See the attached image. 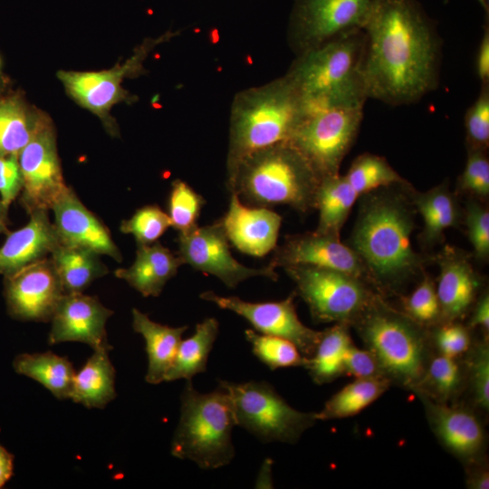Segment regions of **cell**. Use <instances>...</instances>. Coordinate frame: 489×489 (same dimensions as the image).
I'll list each match as a JSON object with an SVG mask.
<instances>
[{"mask_svg":"<svg viewBox=\"0 0 489 489\" xmlns=\"http://www.w3.org/2000/svg\"><path fill=\"white\" fill-rule=\"evenodd\" d=\"M112 314L113 311L96 296L83 292L63 294L51 319L48 343L78 341L88 344L93 350H110L106 323Z\"/></svg>","mask_w":489,"mask_h":489,"instance_id":"18","label":"cell"},{"mask_svg":"<svg viewBox=\"0 0 489 489\" xmlns=\"http://www.w3.org/2000/svg\"><path fill=\"white\" fill-rule=\"evenodd\" d=\"M350 327L340 322L321 331L316 348L304 365L315 384H328L343 376L345 354L353 343Z\"/></svg>","mask_w":489,"mask_h":489,"instance_id":"31","label":"cell"},{"mask_svg":"<svg viewBox=\"0 0 489 489\" xmlns=\"http://www.w3.org/2000/svg\"><path fill=\"white\" fill-rule=\"evenodd\" d=\"M358 197L344 175L322 178L316 197L319 221L315 232L340 238V230Z\"/></svg>","mask_w":489,"mask_h":489,"instance_id":"32","label":"cell"},{"mask_svg":"<svg viewBox=\"0 0 489 489\" xmlns=\"http://www.w3.org/2000/svg\"><path fill=\"white\" fill-rule=\"evenodd\" d=\"M23 177L18 156L0 157V197L2 202L10 206L21 194Z\"/></svg>","mask_w":489,"mask_h":489,"instance_id":"47","label":"cell"},{"mask_svg":"<svg viewBox=\"0 0 489 489\" xmlns=\"http://www.w3.org/2000/svg\"><path fill=\"white\" fill-rule=\"evenodd\" d=\"M364 32L297 54L285 75L301 95L306 115L331 108L364 107Z\"/></svg>","mask_w":489,"mask_h":489,"instance_id":"3","label":"cell"},{"mask_svg":"<svg viewBox=\"0 0 489 489\" xmlns=\"http://www.w3.org/2000/svg\"><path fill=\"white\" fill-rule=\"evenodd\" d=\"M180 402L171 455L190 460L204 470L230 464L235 456L232 431L236 419L227 393L219 387L212 392L201 393L191 380H187Z\"/></svg>","mask_w":489,"mask_h":489,"instance_id":"7","label":"cell"},{"mask_svg":"<svg viewBox=\"0 0 489 489\" xmlns=\"http://www.w3.org/2000/svg\"><path fill=\"white\" fill-rule=\"evenodd\" d=\"M218 331L216 318H206L197 323L194 334L180 341L165 381L191 380L197 374L205 372Z\"/></svg>","mask_w":489,"mask_h":489,"instance_id":"33","label":"cell"},{"mask_svg":"<svg viewBox=\"0 0 489 489\" xmlns=\"http://www.w3.org/2000/svg\"><path fill=\"white\" fill-rule=\"evenodd\" d=\"M219 388L231 399L236 426L263 442L295 444L318 421L316 412L293 408L268 382L219 380Z\"/></svg>","mask_w":489,"mask_h":489,"instance_id":"8","label":"cell"},{"mask_svg":"<svg viewBox=\"0 0 489 489\" xmlns=\"http://www.w3.org/2000/svg\"><path fill=\"white\" fill-rule=\"evenodd\" d=\"M363 119V108H331L306 115L289 140L321 179L339 174Z\"/></svg>","mask_w":489,"mask_h":489,"instance_id":"11","label":"cell"},{"mask_svg":"<svg viewBox=\"0 0 489 489\" xmlns=\"http://www.w3.org/2000/svg\"><path fill=\"white\" fill-rule=\"evenodd\" d=\"M317 322L351 325L377 294L362 279L308 265L284 267Z\"/></svg>","mask_w":489,"mask_h":489,"instance_id":"9","label":"cell"},{"mask_svg":"<svg viewBox=\"0 0 489 489\" xmlns=\"http://www.w3.org/2000/svg\"><path fill=\"white\" fill-rule=\"evenodd\" d=\"M0 80H3V76H2V59L0 57Z\"/></svg>","mask_w":489,"mask_h":489,"instance_id":"56","label":"cell"},{"mask_svg":"<svg viewBox=\"0 0 489 489\" xmlns=\"http://www.w3.org/2000/svg\"><path fill=\"white\" fill-rule=\"evenodd\" d=\"M468 149L486 150L489 144V84L481 85L480 92L465 115Z\"/></svg>","mask_w":489,"mask_h":489,"instance_id":"43","label":"cell"},{"mask_svg":"<svg viewBox=\"0 0 489 489\" xmlns=\"http://www.w3.org/2000/svg\"><path fill=\"white\" fill-rule=\"evenodd\" d=\"M343 376H352L355 379L385 378L373 354L366 348L360 349L354 343L346 351Z\"/></svg>","mask_w":489,"mask_h":489,"instance_id":"46","label":"cell"},{"mask_svg":"<svg viewBox=\"0 0 489 489\" xmlns=\"http://www.w3.org/2000/svg\"><path fill=\"white\" fill-rule=\"evenodd\" d=\"M174 35L173 32H168L156 39L145 41L124 63L117 64L112 69L100 72L61 71L58 78L78 104L96 114L103 121L107 130L111 135H116L118 129L110 116V111L117 103L132 99L122 87L124 79L141 71L150 51Z\"/></svg>","mask_w":489,"mask_h":489,"instance_id":"12","label":"cell"},{"mask_svg":"<svg viewBox=\"0 0 489 489\" xmlns=\"http://www.w3.org/2000/svg\"><path fill=\"white\" fill-rule=\"evenodd\" d=\"M440 273L436 293L441 321H462L476 301L479 280L468 260L451 248L438 258Z\"/></svg>","mask_w":489,"mask_h":489,"instance_id":"23","label":"cell"},{"mask_svg":"<svg viewBox=\"0 0 489 489\" xmlns=\"http://www.w3.org/2000/svg\"><path fill=\"white\" fill-rule=\"evenodd\" d=\"M363 32L368 99L408 105L436 88L441 39L417 0H379Z\"/></svg>","mask_w":489,"mask_h":489,"instance_id":"1","label":"cell"},{"mask_svg":"<svg viewBox=\"0 0 489 489\" xmlns=\"http://www.w3.org/2000/svg\"><path fill=\"white\" fill-rule=\"evenodd\" d=\"M417 398L434 436L464 467L487 458V435L475 408L464 401L439 404L422 396Z\"/></svg>","mask_w":489,"mask_h":489,"instance_id":"17","label":"cell"},{"mask_svg":"<svg viewBox=\"0 0 489 489\" xmlns=\"http://www.w3.org/2000/svg\"><path fill=\"white\" fill-rule=\"evenodd\" d=\"M108 350H93L75 372L70 399L88 408H103L116 398V371Z\"/></svg>","mask_w":489,"mask_h":489,"instance_id":"27","label":"cell"},{"mask_svg":"<svg viewBox=\"0 0 489 489\" xmlns=\"http://www.w3.org/2000/svg\"><path fill=\"white\" fill-rule=\"evenodd\" d=\"M272 466L273 461L269 458L263 463L255 483L256 488H272Z\"/></svg>","mask_w":489,"mask_h":489,"instance_id":"52","label":"cell"},{"mask_svg":"<svg viewBox=\"0 0 489 489\" xmlns=\"http://www.w3.org/2000/svg\"><path fill=\"white\" fill-rule=\"evenodd\" d=\"M183 264L177 254L157 241L150 244H137L133 264L128 268L117 269L114 274L144 297H157Z\"/></svg>","mask_w":489,"mask_h":489,"instance_id":"24","label":"cell"},{"mask_svg":"<svg viewBox=\"0 0 489 489\" xmlns=\"http://www.w3.org/2000/svg\"><path fill=\"white\" fill-rule=\"evenodd\" d=\"M273 267L308 265L341 272L362 279L365 265L358 254L339 237L317 232L288 236L275 247L269 264Z\"/></svg>","mask_w":489,"mask_h":489,"instance_id":"19","label":"cell"},{"mask_svg":"<svg viewBox=\"0 0 489 489\" xmlns=\"http://www.w3.org/2000/svg\"><path fill=\"white\" fill-rule=\"evenodd\" d=\"M64 292L50 256L4 276L8 314L23 321H51Z\"/></svg>","mask_w":489,"mask_h":489,"instance_id":"16","label":"cell"},{"mask_svg":"<svg viewBox=\"0 0 489 489\" xmlns=\"http://www.w3.org/2000/svg\"><path fill=\"white\" fill-rule=\"evenodd\" d=\"M246 340L251 344L254 355L271 370L287 367H304L306 357L292 341L254 330L244 331Z\"/></svg>","mask_w":489,"mask_h":489,"instance_id":"38","label":"cell"},{"mask_svg":"<svg viewBox=\"0 0 489 489\" xmlns=\"http://www.w3.org/2000/svg\"><path fill=\"white\" fill-rule=\"evenodd\" d=\"M13 367L16 373L42 384L56 398H70L75 370L67 357L52 351L22 353L14 358Z\"/></svg>","mask_w":489,"mask_h":489,"instance_id":"29","label":"cell"},{"mask_svg":"<svg viewBox=\"0 0 489 489\" xmlns=\"http://www.w3.org/2000/svg\"><path fill=\"white\" fill-rule=\"evenodd\" d=\"M18 161L23 177L22 206L28 215L35 210H52L69 187L62 176L51 121L22 149Z\"/></svg>","mask_w":489,"mask_h":489,"instance_id":"14","label":"cell"},{"mask_svg":"<svg viewBox=\"0 0 489 489\" xmlns=\"http://www.w3.org/2000/svg\"><path fill=\"white\" fill-rule=\"evenodd\" d=\"M350 326L391 385L412 392L434 353L428 329L378 293Z\"/></svg>","mask_w":489,"mask_h":489,"instance_id":"5","label":"cell"},{"mask_svg":"<svg viewBox=\"0 0 489 489\" xmlns=\"http://www.w3.org/2000/svg\"><path fill=\"white\" fill-rule=\"evenodd\" d=\"M171 226L170 219L157 205L139 208L130 218L123 220L120 229L134 236L137 244H150Z\"/></svg>","mask_w":489,"mask_h":489,"instance_id":"40","label":"cell"},{"mask_svg":"<svg viewBox=\"0 0 489 489\" xmlns=\"http://www.w3.org/2000/svg\"><path fill=\"white\" fill-rule=\"evenodd\" d=\"M468 236L477 257L489 254V213L477 203L470 202L466 209Z\"/></svg>","mask_w":489,"mask_h":489,"instance_id":"45","label":"cell"},{"mask_svg":"<svg viewBox=\"0 0 489 489\" xmlns=\"http://www.w3.org/2000/svg\"><path fill=\"white\" fill-rule=\"evenodd\" d=\"M413 220L396 197L369 200L351 236V248L384 287L392 289L417 269L420 261L411 244Z\"/></svg>","mask_w":489,"mask_h":489,"instance_id":"6","label":"cell"},{"mask_svg":"<svg viewBox=\"0 0 489 489\" xmlns=\"http://www.w3.org/2000/svg\"><path fill=\"white\" fill-rule=\"evenodd\" d=\"M465 485L469 489L489 488V468L487 458L464 467Z\"/></svg>","mask_w":489,"mask_h":489,"instance_id":"49","label":"cell"},{"mask_svg":"<svg viewBox=\"0 0 489 489\" xmlns=\"http://www.w3.org/2000/svg\"><path fill=\"white\" fill-rule=\"evenodd\" d=\"M465 391L463 358L433 353L425 372L412 392L439 404L461 401Z\"/></svg>","mask_w":489,"mask_h":489,"instance_id":"28","label":"cell"},{"mask_svg":"<svg viewBox=\"0 0 489 489\" xmlns=\"http://www.w3.org/2000/svg\"><path fill=\"white\" fill-rule=\"evenodd\" d=\"M50 258L65 294L83 292L94 280L109 272L100 254L81 247L59 244Z\"/></svg>","mask_w":489,"mask_h":489,"instance_id":"30","label":"cell"},{"mask_svg":"<svg viewBox=\"0 0 489 489\" xmlns=\"http://www.w3.org/2000/svg\"><path fill=\"white\" fill-rule=\"evenodd\" d=\"M475 71L481 85L489 84V26L488 22L484 26L483 36L480 41L476 59Z\"/></svg>","mask_w":489,"mask_h":489,"instance_id":"50","label":"cell"},{"mask_svg":"<svg viewBox=\"0 0 489 489\" xmlns=\"http://www.w3.org/2000/svg\"><path fill=\"white\" fill-rule=\"evenodd\" d=\"M295 295L292 292L278 302H254L206 291L200 294V298L240 315L259 333L292 341L304 357L309 358L316 348L321 331L312 330L300 321L294 304Z\"/></svg>","mask_w":489,"mask_h":489,"instance_id":"15","label":"cell"},{"mask_svg":"<svg viewBox=\"0 0 489 489\" xmlns=\"http://www.w3.org/2000/svg\"><path fill=\"white\" fill-rule=\"evenodd\" d=\"M472 314L466 324L470 329H479L482 335H489V295L484 292L473 305Z\"/></svg>","mask_w":489,"mask_h":489,"instance_id":"48","label":"cell"},{"mask_svg":"<svg viewBox=\"0 0 489 489\" xmlns=\"http://www.w3.org/2000/svg\"><path fill=\"white\" fill-rule=\"evenodd\" d=\"M230 194L228 210L220 219L228 242L256 257L274 250L282 216L267 207L247 206L235 193Z\"/></svg>","mask_w":489,"mask_h":489,"instance_id":"21","label":"cell"},{"mask_svg":"<svg viewBox=\"0 0 489 489\" xmlns=\"http://www.w3.org/2000/svg\"><path fill=\"white\" fill-rule=\"evenodd\" d=\"M14 455L0 445V488L13 476Z\"/></svg>","mask_w":489,"mask_h":489,"instance_id":"51","label":"cell"},{"mask_svg":"<svg viewBox=\"0 0 489 489\" xmlns=\"http://www.w3.org/2000/svg\"><path fill=\"white\" fill-rule=\"evenodd\" d=\"M50 121L18 93L0 95V157L18 156Z\"/></svg>","mask_w":489,"mask_h":489,"instance_id":"25","label":"cell"},{"mask_svg":"<svg viewBox=\"0 0 489 489\" xmlns=\"http://www.w3.org/2000/svg\"><path fill=\"white\" fill-rule=\"evenodd\" d=\"M416 205L424 221V235L427 241L435 242L459 218L454 197L446 186H438L416 198Z\"/></svg>","mask_w":489,"mask_h":489,"instance_id":"35","label":"cell"},{"mask_svg":"<svg viewBox=\"0 0 489 489\" xmlns=\"http://www.w3.org/2000/svg\"><path fill=\"white\" fill-rule=\"evenodd\" d=\"M472 331L460 321H441L429 328L434 352L451 358H463L475 340Z\"/></svg>","mask_w":489,"mask_h":489,"instance_id":"41","label":"cell"},{"mask_svg":"<svg viewBox=\"0 0 489 489\" xmlns=\"http://www.w3.org/2000/svg\"><path fill=\"white\" fill-rule=\"evenodd\" d=\"M344 176L358 196L404 182L384 158L369 153L355 158Z\"/></svg>","mask_w":489,"mask_h":489,"instance_id":"37","label":"cell"},{"mask_svg":"<svg viewBox=\"0 0 489 489\" xmlns=\"http://www.w3.org/2000/svg\"><path fill=\"white\" fill-rule=\"evenodd\" d=\"M379 0H294L288 39L296 55L363 31Z\"/></svg>","mask_w":489,"mask_h":489,"instance_id":"10","label":"cell"},{"mask_svg":"<svg viewBox=\"0 0 489 489\" xmlns=\"http://www.w3.org/2000/svg\"><path fill=\"white\" fill-rule=\"evenodd\" d=\"M465 369V391L468 404L479 414L489 411V340L481 335L475 338L463 357Z\"/></svg>","mask_w":489,"mask_h":489,"instance_id":"36","label":"cell"},{"mask_svg":"<svg viewBox=\"0 0 489 489\" xmlns=\"http://www.w3.org/2000/svg\"><path fill=\"white\" fill-rule=\"evenodd\" d=\"M459 184L463 190L478 197H485L489 195V160L485 150L468 149Z\"/></svg>","mask_w":489,"mask_h":489,"instance_id":"44","label":"cell"},{"mask_svg":"<svg viewBox=\"0 0 489 489\" xmlns=\"http://www.w3.org/2000/svg\"><path fill=\"white\" fill-rule=\"evenodd\" d=\"M29 216L28 223L14 232H9L0 246V274L3 276L50 256L60 244L48 211L35 210Z\"/></svg>","mask_w":489,"mask_h":489,"instance_id":"22","label":"cell"},{"mask_svg":"<svg viewBox=\"0 0 489 489\" xmlns=\"http://www.w3.org/2000/svg\"><path fill=\"white\" fill-rule=\"evenodd\" d=\"M133 330L142 335L146 342L148 370L146 381L157 385L165 381L178 345L188 326L170 327L153 321L138 309L132 310Z\"/></svg>","mask_w":489,"mask_h":489,"instance_id":"26","label":"cell"},{"mask_svg":"<svg viewBox=\"0 0 489 489\" xmlns=\"http://www.w3.org/2000/svg\"><path fill=\"white\" fill-rule=\"evenodd\" d=\"M404 312L421 326L429 329L441 322V310L433 281L425 276L403 301Z\"/></svg>","mask_w":489,"mask_h":489,"instance_id":"42","label":"cell"},{"mask_svg":"<svg viewBox=\"0 0 489 489\" xmlns=\"http://www.w3.org/2000/svg\"><path fill=\"white\" fill-rule=\"evenodd\" d=\"M386 378L355 379L332 395L316 412L318 420H334L355 416L378 400L390 387Z\"/></svg>","mask_w":489,"mask_h":489,"instance_id":"34","label":"cell"},{"mask_svg":"<svg viewBox=\"0 0 489 489\" xmlns=\"http://www.w3.org/2000/svg\"><path fill=\"white\" fill-rule=\"evenodd\" d=\"M481 6L484 8V12H486V14L488 15L489 11V0H476Z\"/></svg>","mask_w":489,"mask_h":489,"instance_id":"54","label":"cell"},{"mask_svg":"<svg viewBox=\"0 0 489 489\" xmlns=\"http://www.w3.org/2000/svg\"><path fill=\"white\" fill-rule=\"evenodd\" d=\"M305 117L302 99L285 74L237 92L230 109L227 188L244 158L266 147L291 140Z\"/></svg>","mask_w":489,"mask_h":489,"instance_id":"2","label":"cell"},{"mask_svg":"<svg viewBox=\"0 0 489 489\" xmlns=\"http://www.w3.org/2000/svg\"><path fill=\"white\" fill-rule=\"evenodd\" d=\"M8 209L9 206L5 205L0 199V234L7 235L10 232L7 228Z\"/></svg>","mask_w":489,"mask_h":489,"instance_id":"53","label":"cell"},{"mask_svg":"<svg viewBox=\"0 0 489 489\" xmlns=\"http://www.w3.org/2000/svg\"><path fill=\"white\" fill-rule=\"evenodd\" d=\"M60 244L76 246L122 261L109 228L80 200L69 187L52 208Z\"/></svg>","mask_w":489,"mask_h":489,"instance_id":"20","label":"cell"},{"mask_svg":"<svg viewBox=\"0 0 489 489\" xmlns=\"http://www.w3.org/2000/svg\"><path fill=\"white\" fill-rule=\"evenodd\" d=\"M321 180L302 154L285 141L244 158L228 190L247 206L287 205L304 213L315 208Z\"/></svg>","mask_w":489,"mask_h":489,"instance_id":"4","label":"cell"},{"mask_svg":"<svg viewBox=\"0 0 489 489\" xmlns=\"http://www.w3.org/2000/svg\"><path fill=\"white\" fill-rule=\"evenodd\" d=\"M205 204L204 197L188 184L180 179L174 180L168 202V216L171 226L178 233L197 226V220Z\"/></svg>","mask_w":489,"mask_h":489,"instance_id":"39","label":"cell"},{"mask_svg":"<svg viewBox=\"0 0 489 489\" xmlns=\"http://www.w3.org/2000/svg\"><path fill=\"white\" fill-rule=\"evenodd\" d=\"M177 241V255L184 264L217 277L228 288H235L251 277L263 276L273 281L278 278L275 268L270 264L250 268L235 260L220 220L178 233Z\"/></svg>","mask_w":489,"mask_h":489,"instance_id":"13","label":"cell"},{"mask_svg":"<svg viewBox=\"0 0 489 489\" xmlns=\"http://www.w3.org/2000/svg\"><path fill=\"white\" fill-rule=\"evenodd\" d=\"M4 85H5V82H4V80H0V95H1V93H2V91H3Z\"/></svg>","mask_w":489,"mask_h":489,"instance_id":"55","label":"cell"}]
</instances>
